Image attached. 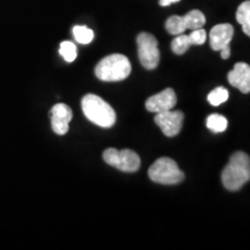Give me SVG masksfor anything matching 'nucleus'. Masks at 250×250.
Here are the masks:
<instances>
[{
    "instance_id": "9",
    "label": "nucleus",
    "mask_w": 250,
    "mask_h": 250,
    "mask_svg": "<svg viewBox=\"0 0 250 250\" xmlns=\"http://www.w3.org/2000/svg\"><path fill=\"white\" fill-rule=\"evenodd\" d=\"M51 126L55 133L64 136L68 131V124L72 120L71 108L65 103H57L51 109Z\"/></svg>"
},
{
    "instance_id": "11",
    "label": "nucleus",
    "mask_w": 250,
    "mask_h": 250,
    "mask_svg": "<svg viewBox=\"0 0 250 250\" xmlns=\"http://www.w3.org/2000/svg\"><path fill=\"white\" fill-rule=\"evenodd\" d=\"M234 35V28L229 23H220L210 31V45L214 51H220L224 46L229 45Z\"/></svg>"
},
{
    "instance_id": "19",
    "label": "nucleus",
    "mask_w": 250,
    "mask_h": 250,
    "mask_svg": "<svg viewBox=\"0 0 250 250\" xmlns=\"http://www.w3.org/2000/svg\"><path fill=\"white\" fill-rule=\"evenodd\" d=\"M189 39H188V35H184V34H180V35H176V37L171 42V50L174 51V54L176 55H183L186 54V51L190 48Z\"/></svg>"
},
{
    "instance_id": "2",
    "label": "nucleus",
    "mask_w": 250,
    "mask_h": 250,
    "mask_svg": "<svg viewBox=\"0 0 250 250\" xmlns=\"http://www.w3.org/2000/svg\"><path fill=\"white\" fill-rule=\"evenodd\" d=\"M81 108L87 120L95 125L109 129L116 123V112L111 105L95 94L83 96Z\"/></svg>"
},
{
    "instance_id": "14",
    "label": "nucleus",
    "mask_w": 250,
    "mask_h": 250,
    "mask_svg": "<svg viewBox=\"0 0 250 250\" xmlns=\"http://www.w3.org/2000/svg\"><path fill=\"white\" fill-rule=\"evenodd\" d=\"M228 121L227 118L219 114H212L206 120V126L208 130H211L214 133L224 132L227 129Z\"/></svg>"
},
{
    "instance_id": "15",
    "label": "nucleus",
    "mask_w": 250,
    "mask_h": 250,
    "mask_svg": "<svg viewBox=\"0 0 250 250\" xmlns=\"http://www.w3.org/2000/svg\"><path fill=\"white\" fill-rule=\"evenodd\" d=\"M166 29L171 35L183 34L187 30L183 17H180V15H173V17H170L166 21Z\"/></svg>"
},
{
    "instance_id": "20",
    "label": "nucleus",
    "mask_w": 250,
    "mask_h": 250,
    "mask_svg": "<svg viewBox=\"0 0 250 250\" xmlns=\"http://www.w3.org/2000/svg\"><path fill=\"white\" fill-rule=\"evenodd\" d=\"M190 45H202L206 41V31L203 28L193 29L190 35H188Z\"/></svg>"
},
{
    "instance_id": "17",
    "label": "nucleus",
    "mask_w": 250,
    "mask_h": 250,
    "mask_svg": "<svg viewBox=\"0 0 250 250\" xmlns=\"http://www.w3.org/2000/svg\"><path fill=\"white\" fill-rule=\"evenodd\" d=\"M228 96H229V93H228L226 88H224V87H217V88L212 90L208 95V101L213 107H218V105L223 104L224 102L227 101Z\"/></svg>"
},
{
    "instance_id": "12",
    "label": "nucleus",
    "mask_w": 250,
    "mask_h": 250,
    "mask_svg": "<svg viewBox=\"0 0 250 250\" xmlns=\"http://www.w3.org/2000/svg\"><path fill=\"white\" fill-rule=\"evenodd\" d=\"M236 20L242 26L243 33L250 36V1H243L236 11Z\"/></svg>"
},
{
    "instance_id": "10",
    "label": "nucleus",
    "mask_w": 250,
    "mask_h": 250,
    "mask_svg": "<svg viewBox=\"0 0 250 250\" xmlns=\"http://www.w3.org/2000/svg\"><path fill=\"white\" fill-rule=\"evenodd\" d=\"M228 81L240 92L248 94L250 92V66L246 62H236L234 68L228 73Z\"/></svg>"
},
{
    "instance_id": "18",
    "label": "nucleus",
    "mask_w": 250,
    "mask_h": 250,
    "mask_svg": "<svg viewBox=\"0 0 250 250\" xmlns=\"http://www.w3.org/2000/svg\"><path fill=\"white\" fill-rule=\"evenodd\" d=\"M59 54L67 62H72L77 58V46L73 42L70 41H64L59 46Z\"/></svg>"
},
{
    "instance_id": "6",
    "label": "nucleus",
    "mask_w": 250,
    "mask_h": 250,
    "mask_svg": "<svg viewBox=\"0 0 250 250\" xmlns=\"http://www.w3.org/2000/svg\"><path fill=\"white\" fill-rule=\"evenodd\" d=\"M137 45L140 64L146 70H154L160 62V51L155 37L152 34L140 33L137 37Z\"/></svg>"
},
{
    "instance_id": "3",
    "label": "nucleus",
    "mask_w": 250,
    "mask_h": 250,
    "mask_svg": "<svg viewBox=\"0 0 250 250\" xmlns=\"http://www.w3.org/2000/svg\"><path fill=\"white\" fill-rule=\"evenodd\" d=\"M131 73V62L121 54L107 56L96 65L95 76L107 83H115L126 79Z\"/></svg>"
},
{
    "instance_id": "8",
    "label": "nucleus",
    "mask_w": 250,
    "mask_h": 250,
    "mask_svg": "<svg viewBox=\"0 0 250 250\" xmlns=\"http://www.w3.org/2000/svg\"><path fill=\"white\" fill-rule=\"evenodd\" d=\"M176 102L177 98L174 89L166 88L159 94H155V95L148 98L145 103V107L148 111L159 114V112L171 110L176 104Z\"/></svg>"
},
{
    "instance_id": "5",
    "label": "nucleus",
    "mask_w": 250,
    "mask_h": 250,
    "mask_svg": "<svg viewBox=\"0 0 250 250\" xmlns=\"http://www.w3.org/2000/svg\"><path fill=\"white\" fill-rule=\"evenodd\" d=\"M103 160L109 166L126 173H133L140 167L139 155L131 149L118 151L116 148H108L103 152Z\"/></svg>"
},
{
    "instance_id": "16",
    "label": "nucleus",
    "mask_w": 250,
    "mask_h": 250,
    "mask_svg": "<svg viewBox=\"0 0 250 250\" xmlns=\"http://www.w3.org/2000/svg\"><path fill=\"white\" fill-rule=\"evenodd\" d=\"M72 33H73L74 39H76L77 42H79L80 44H89L94 39V31L86 26L73 27Z\"/></svg>"
},
{
    "instance_id": "22",
    "label": "nucleus",
    "mask_w": 250,
    "mask_h": 250,
    "mask_svg": "<svg viewBox=\"0 0 250 250\" xmlns=\"http://www.w3.org/2000/svg\"><path fill=\"white\" fill-rule=\"evenodd\" d=\"M177 1H180V0H160V5L161 6H169Z\"/></svg>"
},
{
    "instance_id": "13",
    "label": "nucleus",
    "mask_w": 250,
    "mask_h": 250,
    "mask_svg": "<svg viewBox=\"0 0 250 250\" xmlns=\"http://www.w3.org/2000/svg\"><path fill=\"white\" fill-rule=\"evenodd\" d=\"M184 23H186L187 29L193 30L198 29V28H202L205 24V15L202 13L198 9H193V11H190L189 13L186 14L183 17Z\"/></svg>"
},
{
    "instance_id": "4",
    "label": "nucleus",
    "mask_w": 250,
    "mask_h": 250,
    "mask_svg": "<svg viewBox=\"0 0 250 250\" xmlns=\"http://www.w3.org/2000/svg\"><path fill=\"white\" fill-rule=\"evenodd\" d=\"M148 176L153 182L164 184V186H174L184 180L183 171L170 158L158 159L149 167Z\"/></svg>"
},
{
    "instance_id": "21",
    "label": "nucleus",
    "mask_w": 250,
    "mask_h": 250,
    "mask_svg": "<svg viewBox=\"0 0 250 250\" xmlns=\"http://www.w3.org/2000/svg\"><path fill=\"white\" fill-rule=\"evenodd\" d=\"M220 54H221V58H223V59H228V58H229V56H230L229 45L224 46V48L220 50Z\"/></svg>"
},
{
    "instance_id": "7",
    "label": "nucleus",
    "mask_w": 250,
    "mask_h": 250,
    "mask_svg": "<svg viewBox=\"0 0 250 250\" xmlns=\"http://www.w3.org/2000/svg\"><path fill=\"white\" fill-rule=\"evenodd\" d=\"M184 115L179 110H168L156 114L154 118L156 125L160 127L165 136L175 137L182 130Z\"/></svg>"
},
{
    "instance_id": "1",
    "label": "nucleus",
    "mask_w": 250,
    "mask_h": 250,
    "mask_svg": "<svg viewBox=\"0 0 250 250\" xmlns=\"http://www.w3.org/2000/svg\"><path fill=\"white\" fill-rule=\"evenodd\" d=\"M250 179V159L243 152H236L230 156L229 162L224 168L221 181L229 191H237Z\"/></svg>"
}]
</instances>
